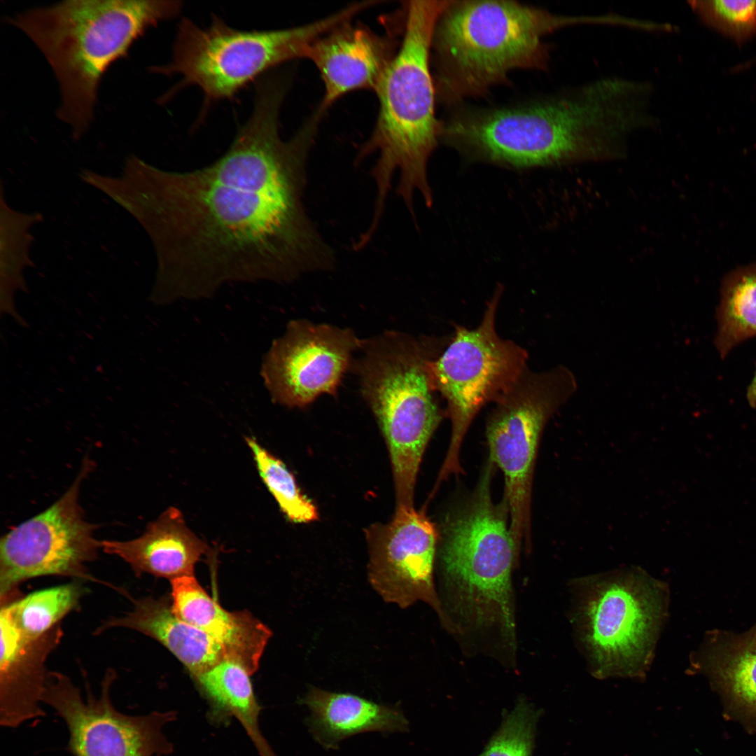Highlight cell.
Returning a JSON list of instances; mask_svg holds the SVG:
<instances>
[{
	"label": "cell",
	"mask_w": 756,
	"mask_h": 756,
	"mask_svg": "<svg viewBox=\"0 0 756 756\" xmlns=\"http://www.w3.org/2000/svg\"><path fill=\"white\" fill-rule=\"evenodd\" d=\"M133 603L131 611L107 620L97 632L124 627L144 634L166 647L183 663L192 678L227 659L221 644L178 617L168 599L147 597L133 600Z\"/></svg>",
	"instance_id": "44dd1931"
},
{
	"label": "cell",
	"mask_w": 756,
	"mask_h": 756,
	"mask_svg": "<svg viewBox=\"0 0 756 756\" xmlns=\"http://www.w3.org/2000/svg\"><path fill=\"white\" fill-rule=\"evenodd\" d=\"M715 347L721 358L756 337V262L738 267L723 279L717 309Z\"/></svg>",
	"instance_id": "cb8c5ba5"
},
{
	"label": "cell",
	"mask_w": 756,
	"mask_h": 756,
	"mask_svg": "<svg viewBox=\"0 0 756 756\" xmlns=\"http://www.w3.org/2000/svg\"><path fill=\"white\" fill-rule=\"evenodd\" d=\"M13 290L1 286V313L11 316L20 325L24 326L27 325L26 322L16 311L13 300Z\"/></svg>",
	"instance_id": "f546056e"
},
{
	"label": "cell",
	"mask_w": 756,
	"mask_h": 756,
	"mask_svg": "<svg viewBox=\"0 0 756 756\" xmlns=\"http://www.w3.org/2000/svg\"><path fill=\"white\" fill-rule=\"evenodd\" d=\"M115 678L108 671L98 696L89 689L84 699L80 690L64 674H48L43 703L52 707L65 722L73 756H167L172 743L163 732L176 718L174 711H154L129 715L115 708L111 687Z\"/></svg>",
	"instance_id": "4fadbf2b"
},
{
	"label": "cell",
	"mask_w": 756,
	"mask_h": 756,
	"mask_svg": "<svg viewBox=\"0 0 756 756\" xmlns=\"http://www.w3.org/2000/svg\"><path fill=\"white\" fill-rule=\"evenodd\" d=\"M746 399L752 408H756V370L750 384L747 388Z\"/></svg>",
	"instance_id": "4dcf8cb0"
},
{
	"label": "cell",
	"mask_w": 756,
	"mask_h": 756,
	"mask_svg": "<svg viewBox=\"0 0 756 756\" xmlns=\"http://www.w3.org/2000/svg\"><path fill=\"white\" fill-rule=\"evenodd\" d=\"M171 584L175 614L216 639L227 659L239 662L253 675L272 636L270 629L248 611L223 608L194 575L172 580Z\"/></svg>",
	"instance_id": "d6986e66"
},
{
	"label": "cell",
	"mask_w": 756,
	"mask_h": 756,
	"mask_svg": "<svg viewBox=\"0 0 756 756\" xmlns=\"http://www.w3.org/2000/svg\"><path fill=\"white\" fill-rule=\"evenodd\" d=\"M83 588L78 583L39 590L1 604L4 614L22 639L35 641L56 627V624L78 604Z\"/></svg>",
	"instance_id": "d4e9b609"
},
{
	"label": "cell",
	"mask_w": 756,
	"mask_h": 756,
	"mask_svg": "<svg viewBox=\"0 0 756 756\" xmlns=\"http://www.w3.org/2000/svg\"><path fill=\"white\" fill-rule=\"evenodd\" d=\"M0 622V722L15 728L45 714L41 707L48 674L44 663L62 632L55 627L41 638L26 642L3 614Z\"/></svg>",
	"instance_id": "ac0fdd59"
},
{
	"label": "cell",
	"mask_w": 756,
	"mask_h": 756,
	"mask_svg": "<svg viewBox=\"0 0 756 756\" xmlns=\"http://www.w3.org/2000/svg\"><path fill=\"white\" fill-rule=\"evenodd\" d=\"M260 477L286 517L295 523H307L318 519L316 507L300 490L286 465L255 439L247 438Z\"/></svg>",
	"instance_id": "484cf974"
},
{
	"label": "cell",
	"mask_w": 756,
	"mask_h": 756,
	"mask_svg": "<svg viewBox=\"0 0 756 756\" xmlns=\"http://www.w3.org/2000/svg\"><path fill=\"white\" fill-rule=\"evenodd\" d=\"M715 11L729 22L737 24L750 23L756 16V1L715 0Z\"/></svg>",
	"instance_id": "f1b7e54d"
},
{
	"label": "cell",
	"mask_w": 756,
	"mask_h": 756,
	"mask_svg": "<svg viewBox=\"0 0 756 756\" xmlns=\"http://www.w3.org/2000/svg\"><path fill=\"white\" fill-rule=\"evenodd\" d=\"M203 169L149 165L139 185L137 220L153 244L163 293L204 297L227 282H290L328 270L334 251L303 192L258 190Z\"/></svg>",
	"instance_id": "6da1fadb"
},
{
	"label": "cell",
	"mask_w": 756,
	"mask_h": 756,
	"mask_svg": "<svg viewBox=\"0 0 756 756\" xmlns=\"http://www.w3.org/2000/svg\"><path fill=\"white\" fill-rule=\"evenodd\" d=\"M396 41L392 35L352 25L351 20L315 41L306 58L316 66L324 85L318 109L324 113L337 100L354 90L375 92L398 51Z\"/></svg>",
	"instance_id": "2e32d148"
},
{
	"label": "cell",
	"mask_w": 756,
	"mask_h": 756,
	"mask_svg": "<svg viewBox=\"0 0 756 756\" xmlns=\"http://www.w3.org/2000/svg\"><path fill=\"white\" fill-rule=\"evenodd\" d=\"M1 206V286L27 291L22 270L29 264L28 248L31 241L30 226L42 218L40 214H24Z\"/></svg>",
	"instance_id": "4316f807"
},
{
	"label": "cell",
	"mask_w": 756,
	"mask_h": 756,
	"mask_svg": "<svg viewBox=\"0 0 756 756\" xmlns=\"http://www.w3.org/2000/svg\"><path fill=\"white\" fill-rule=\"evenodd\" d=\"M573 584L572 623L593 674L643 676L666 616V587L633 568L584 577Z\"/></svg>",
	"instance_id": "ba28073f"
},
{
	"label": "cell",
	"mask_w": 756,
	"mask_h": 756,
	"mask_svg": "<svg viewBox=\"0 0 756 756\" xmlns=\"http://www.w3.org/2000/svg\"><path fill=\"white\" fill-rule=\"evenodd\" d=\"M366 538L368 577L377 594L401 608L426 603L445 627L433 581L438 533L432 522L413 506H397L393 519L370 526Z\"/></svg>",
	"instance_id": "9a60e30c"
},
{
	"label": "cell",
	"mask_w": 756,
	"mask_h": 756,
	"mask_svg": "<svg viewBox=\"0 0 756 756\" xmlns=\"http://www.w3.org/2000/svg\"><path fill=\"white\" fill-rule=\"evenodd\" d=\"M694 666L720 695L724 716L756 734V623L740 634H707Z\"/></svg>",
	"instance_id": "e0dca14e"
},
{
	"label": "cell",
	"mask_w": 756,
	"mask_h": 756,
	"mask_svg": "<svg viewBox=\"0 0 756 756\" xmlns=\"http://www.w3.org/2000/svg\"><path fill=\"white\" fill-rule=\"evenodd\" d=\"M251 676L239 662L225 659L193 678L210 705L213 720L225 722L229 718L236 719L259 756H276L260 729V706Z\"/></svg>",
	"instance_id": "603a6c76"
},
{
	"label": "cell",
	"mask_w": 756,
	"mask_h": 756,
	"mask_svg": "<svg viewBox=\"0 0 756 756\" xmlns=\"http://www.w3.org/2000/svg\"><path fill=\"white\" fill-rule=\"evenodd\" d=\"M444 342L387 331L362 340L351 365L390 453L397 505H413L426 444L442 419L430 363Z\"/></svg>",
	"instance_id": "8992f818"
},
{
	"label": "cell",
	"mask_w": 756,
	"mask_h": 756,
	"mask_svg": "<svg viewBox=\"0 0 756 756\" xmlns=\"http://www.w3.org/2000/svg\"><path fill=\"white\" fill-rule=\"evenodd\" d=\"M310 710L308 725L316 740L327 748L367 732H405L408 722L396 707L361 696L310 687L301 700Z\"/></svg>",
	"instance_id": "7402d4cb"
},
{
	"label": "cell",
	"mask_w": 756,
	"mask_h": 756,
	"mask_svg": "<svg viewBox=\"0 0 756 756\" xmlns=\"http://www.w3.org/2000/svg\"><path fill=\"white\" fill-rule=\"evenodd\" d=\"M577 387L564 365L541 372L527 368L494 402L486 424L490 459L504 475L510 531L519 550L530 538L532 477L542 432Z\"/></svg>",
	"instance_id": "8fae6325"
},
{
	"label": "cell",
	"mask_w": 756,
	"mask_h": 756,
	"mask_svg": "<svg viewBox=\"0 0 756 756\" xmlns=\"http://www.w3.org/2000/svg\"><path fill=\"white\" fill-rule=\"evenodd\" d=\"M358 13V8L350 5L309 24L264 31L238 30L217 16L206 28L184 18L178 27L171 61L152 69L179 74L181 80L175 89L196 85L206 104L230 99L272 68L306 58L315 41Z\"/></svg>",
	"instance_id": "9c48e42d"
},
{
	"label": "cell",
	"mask_w": 756,
	"mask_h": 756,
	"mask_svg": "<svg viewBox=\"0 0 756 756\" xmlns=\"http://www.w3.org/2000/svg\"><path fill=\"white\" fill-rule=\"evenodd\" d=\"M449 1H410L405 5L402 38L375 92L379 113L358 161L376 153L372 169L376 198L370 222L377 227L396 172V193L413 214V196L432 203L427 164L440 139L435 116L436 90L430 71L431 48L437 22Z\"/></svg>",
	"instance_id": "7a4b0ae2"
},
{
	"label": "cell",
	"mask_w": 756,
	"mask_h": 756,
	"mask_svg": "<svg viewBox=\"0 0 756 756\" xmlns=\"http://www.w3.org/2000/svg\"><path fill=\"white\" fill-rule=\"evenodd\" d=\"M92 463L85 459L69 489L42 512L13 527L0 541V598L8 602L17 586L32 578L63 575L94 580L86 565L101 541L85 519L79 491Z\"/></svg>",
	"instance_id": "7c38bea8"
},
{
	"label": "cell",
	"mask_w": 756,
	"mask_h": 756,
	"mask_svg": "<svg viewBox=\"0 0 756 756\" xmlns=\"http://www.w3.org/2000/svg\"><path fill=\"white\" fill-rule=\"evenodd\" d=\"M101 548L126 561L136 573H149L170 581L194 575L195 566L211 549L187 526L175 507L149 523L133 540L101 541Z\"/></svg>",
	"instance_id": "ffe728a7"
},
{
	"label": "cell",
	"mask_w": 756,
	"mask_h": 756,
	"mask_svg": "<svg viewBox=\"0 0 756 756\" xmlns=\"http://www.w3.org/2000/svg\"><path fill=\"white\" fill-rule=\"evenodd\" d=\"M362 340L347 328L291 321L276 340L262 365V376L272 399L302 407L322 394L335 396L343 375L352 365Z\"/></svg>",
	"instance_id": "5bb4252c"
},
{
	"label": "cell",
	"mask_w": 756,
	"mask_h": 756,
	"mask_svg": "<svg viewBox=\"0 0 756 756\" xmlns=\"http://www.w3.org/2000/svg\"><path fill=\"white\" fill-rule=\"evenodd\" d=\"M501 293L498 287L476 328L456 326L447 346L430 363L435 388L446 401L451 423L450 444L439 482L461 472V446L479 410L494 402L528 368L527 351L500 337L496 331Z\"/></svg>",
	"instance_id": "30bf717a"
},
{
	"label": "cell",
	"mask_w": 756,
	"mask_h": 756,
	"mask_svg": "<svg viewBox=\"0 0 756 756\" xmlns=\"http://www.w3.org/2000/svg\"><path fill=\"white\" fill-rule=\"evenodd\" d=\"M602 109L579 88L528 103L464 110L440 122V139L475 157L517 167L593 157Z\"/></svg>",
	"instance_id": "52a82bcc"
},
{
	"label": "cell",
	"mask_w": 756,
	"mask_h": 756,
	"mask_svg": "<svg viewBox=\"0 0 756 756\" xmlns=\"http://www.w3.org/2000/svg\"><path fill=\"white\" fill-rule=\"evenodd\" d=\"M514 1H449L435 27L431 52L437 97L447 104L482 96L515 69H544L545 36L568 26L604 24Z\"/></svg>",
	"instance_id": "277c9868"
},
{
	"label": "cell",
	"mask_w": 756,
	"mask_h": 756,
	"mask_svg": "<svg viewBox=\"0 0 756 756\" xmlns=\"http://www.w3.org/2000/svg\"><path fill=\"white\" fill-rule=\"evenodd\" d=\"M540 711L520 698L479 756H531Z\"/></svg>",
	"instance_id": "83f0119b"
},
{
	"label": "cell",
	"mask_w": 756,
	"mask_h": 756,
	"mask_svg": "<svg viewBox=\"0 0 756 756\" xmlns=\"http://www.w3.org/2000/svg\"><path fill=\"white\" fill-rule=\"evenodd\" d=\"M491 465L470 503L444 528L440 548L442 609L449 632L487 636L507 657L516 651L512 572L519 550L506 506L490 495Z\"/></svg>",
	"instance_id": "5b68a950"
},
{
	"label": "cell",
	"mask_w": 756,
	"mask_h": 756,
	"mask_svg": "<svg viewBox=\"0 0 756 756\" xmlns=\"http://www.w3.org/2000/svg\"><path fill=\"white\" fill-rule=\"evenodd\" d=\"M179 1L74 0L10 20L43 52L58 80L59 118L79 138L93 118L101 79L151 27L177 15Z\"/></svg>",
	"instance_id": "3957f363"
}]
</instances>
